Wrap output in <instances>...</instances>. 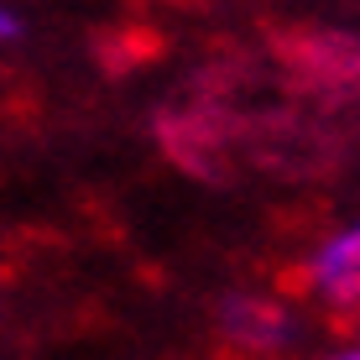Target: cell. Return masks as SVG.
I'll return each mask as SVG.
<instances>
[{
    "label": "cell",
    "instance_id": "3",
    "mask_svg": "<svg viewBox=\"0 0 360 360\" xmlns=\"http://www.w3.org/2000/svg\"><path fill=\"white\" fill-rule=\"evenodd\" d=\"M345 360H360V355H345Z\"/></svg>",
    "mask_w": 360,
    "mask_h": 360
},
{
    "label": "cell",
    "instance_id": "2",
    "mask_svg": "<svg viewBox=\"0 0 360 360\" xmlns=\"http://www.w3.org/2000/svg\"><path fill=\"white\" fill-rule=\"evenodd\" d=\"M11 32V16H6V11H0V37H6Z\"/></svg>",
    "mask_w": 360,
    "mask_h": 360
},
{
    "label": "cell",
    "instance_id": "1",
    "mask_svg": "<svg viewBox=\"0 0 360 360\" xmlns=\"http://www.w3.org/2000/svg\"><path fill=\"white\" fill-rule=\"evenodd\" d=\"M314 292L334 308H360V225H350L345 235L319 245L314 266H308Z\"/></svg>",
    "mask_w": 360,
    "mask_h": 360
}]
</instances>
